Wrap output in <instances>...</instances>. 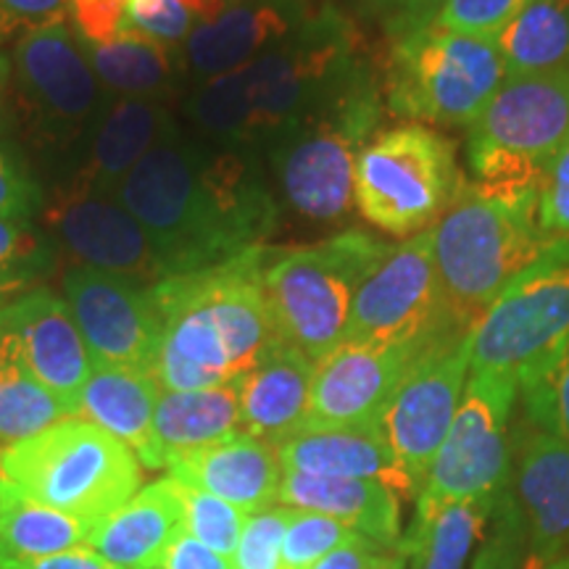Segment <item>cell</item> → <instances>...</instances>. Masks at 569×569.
Returning <instances> with one entry per match:
<instances>
[{
    "label": "cell",
    "instance_id": "obj_50",
    "mask_svg": "<svg viewBox=\"0 0 569 569\" xmlns=\"http://www.w3.org/2000/svg\"><path fill=\"white\" fill-rule=\"evenodd\" d=\"M522 569H569V551L561 553L557 559H543V557H536V553H530Z\"/></svg>",
    "mask_w": 569,
    "mask_h": 569
},
{
    "label": "cell",
    "instance_id": "obj_33",
    "mask_svg": "<svg viewBox=\"0 0 569 569\" xmlns=\"http://www.w3.org/2000/svg\"><path fill=\"white\" fill-rule=\"evenodd\" d=\"M69 417L74 411L27 369L0 327V443L11 446Z\"/></svg>",
    "mask_w": 569,
    "mask_h": 569
},
{
    "label": "cell",
    "instance_id": "obj_11",
    "mask_svg": "<svg viewBox=\"0 0 569 569\" xmlns=\"http://www.w3.org/2000/svg\"><path fill=\"white\" fill-rule=\"evenodd\" d=\"M517 396L511 377L469 372L457 417L417 496V511L496 496L509 469V419Z\"/></svg>",
    "mask_w": 569,
    "mask_h": 569
},
{
    "label": "cell",
    "instance_id": "obj_39",
    "mask_svg": "<svg viewBox=\"0 0 569 569\" xmlns=\"http://www.w3.org/2000/svg\"><path fill=\"white\" fill-rule=\"evenodd\" d=\"M193 30L196 21L180 0H130L122 34L174 48L177 42L188 40Z\"/></svg>",
    "mask_w": 569,
    "mask_h": 569
},
{
    "label": "cell",
    "instance_id": "obj_2",
    "mask_svg": "<svg viewBox=\"0 0 569 569\" xmlns=\"http://www.w3.org/2000/svg\"><path fill=\"white\" fill-rule=\"evenodd\" d=\"M551 243L540 227L538 184L465 180L432 227V256L451 322L472 330L503 288Z\"/></svg>",
    "mask_w": 569,
    "mask_h": 569
},
{
    "label": "cell",
    "instance_id": "obj_7",
    "mask_svg": "<svg viewBox=\"0 0 569 569\" xmlns=\"http://www.w3.org/2000/svg\"><path fill=\"white\" fill-rule=\"evenodd\" d=\"M251 90V140H272L298 119L351 88L369 67L353 24L336 6H322L303 27L243 67Z\"/></svg>",
    "mask_w": 569,
    "mask_h": 569
},
{
    "label": "cell",
    "instance_id": "obj_38",
    "mask_svg": "<svg viewBox=\"0 0 569 569\" xmlns=\"http://www.w3.org/2000/svg\"><path fill=\"white\" fill-rule=\"evenodd\" d=\"M288 507H269L246 517L243 536L232 553V569H282V540Z\"/></svg>",
    "mask_w": 569,
    "mask_h": 569
},
{
    "label": "cell",
    "instance_id": "obj_29",
    "mask_svg": "<svg viewBox=\"0 0 569 569\" xmlns=\"http://www.w3.org/2000/svg\"><path fill=\"white\" fill-rule=\"evenodd\" d=\"M92 528L96 525L42 507L0 480V565L82 549Z\"/></svg>",
    "mask_w": 569,
    "mask_h": 569
},
{
    "label": "cell",
    "instance_id": "obj_25",
    "mask_svg": "<svg viewBox=\"0 0 569 569\" xmlns=\"http://www.w3.org/2000/svg\"><path fill=\"white\" fill-rule=\"evenodd\" d=\"M169 134H174V127L161 101L122 98L106 109L92 132L88 161L71 184L90 193L117 196L142 156L151 153Z\"/></svg>",
    "mask_w": 569,
    "mask_h": 569
},
{
    "label": "cell",
    "instance_id": "obj_37",
    "mask_svg": "<svg viewBox=\"0 0 569 569\" xmlns=\"http://www.w3.org/2000/svg\"><path fill=\"white\" fill-rule=\"evenodd\" d=\"M519 390L530 422L569 443V343L553 356L536 380Z\"/></svg>",
    "mask_w": 569,
    "mask_h": 569
},
{
    "label": "cell",
    "instance_id": "obj_19",
    "mask_svg": "<svg viewBox=\"0 0 569 569\" xmlns=\"http://www.w3.org/2000/svg\"><path fill=\"white\" fill-rule=\"evenodd\" d=\"M319 9L311 0H238L217 19L196 24L184 40V59L206 80L243 69L288 40Z\"/></svg>",
    "mask_w": 569,
    "mask_h": 569
},
{
    "label": "cell",
    "instance_id": "obj_48",
    "mask_svg": "<svg viewBox=\"0 0 569 569\" xmlns=\"http://www.w3.org/2000/svg\"><path fill=\"white\" fill-rule=\"evenodd\" d=\"M151 569H232V561L180 530L163 546Z\"/></svg>",
    "mask_w": 569,
    "mask_h": 569
},
{
    "label": "cell",
    "instance_id": "obj_44",
    "mask_svg": "<svg viewBox=\"0 0 569 569\" xmlns=\"http://www.w3.org/2000/svg\"><path fill=\"white\" fill-rule=\"evenodd\" d=\"M407 559L398 546H382L365 536H353L311 569H407Z\"/></svg>",
    "mask_w": 569,
    "mask_h": 569
},
{
    "label": "cell",
    "instance_id": "obj_1",
    "mask_svg": "<svg viewBox=\"0 0 569 569\" xmlns=\"http://www.w3.org/2000/svg\"><path fill=\"white\" fill-rule=\"evenodd\" d=\"M151 240L163 277L256 251L277 222L272 188L246 148L206 151L169 134L117 190Z\"/></svg>",
    "mask_w": 569,
    "mask_h": 569
},
{
    "label": "cell",
    "instance_id": "obj_21",
    "mask_svg": "<svg viewBox=\"0 0 569 569\" xmlns=\"http://www.w3.org/2000/svg\"><path fill=\"white\" fill-rule=\"evenodd\" d=\"M282 472L319 475V478L377 480L398 498H417L419 490L398 465L377 422L356 427L301 430L277 446Z\"/></svg>",
    "mask_w": 569,
    "mask_h": 569
},
{
    "label": "cell",
    "instance_id": "obj_5",
    "mask_svg": "<svg viewBox=\"0 0 569 569\" xmlns=\"http://www.w3.org/2000/svg\"><path fill=\"white\" fill-rule=\"evenodd\" d=\"M386 240L348 230L264 264L261 284L282 343L319 361L346 336L361 282L390 253Z\"/></svg>",
    "mask_w": 569,
    "mask_h": 569
},
{
    "label": "cell",
    "instance_id": "obj_49",
    "mask_svg": "<svg viewBox=\"0 0 569 569\" xmlns=\"http://www.w3.org/2000/svg\"><path fill=\"white\" fill-rule=\"evenodd\" d=\"M0 569H119L111 561H106L101 553H96L88 546L82 549H71L51 557L27 559V561H3Z\"/></svg>",
    "mask_w": 569,
    "mask_h": 569
},
{
    "label": "cell",
    "instance_id": "obj_9",
    "mask_svg": "<svg viewBox=\"0 0 569 569\" xmlns=\"http://www.w3.org/2000/svg\"><path fill=\"white\" fill-rule=\"evenodd\" d=\"M569 343V238L553 240L469 330V372L511 377L519 388Z\"/></svg>",
    "mask_w": 569,
    "mask_h": 569
},
{
    "label": "cell",
    "instance_id": "obj_42",
    "mask_svg": "<svg viewBox=\"0 0 569 569\" xmlns=\"http://www.w3.org/2000/svg\"><path fill=\"white\" fill-rule=\"evenodd\" d=\"M40 240L21 219H0V282L21 284L38 269Z\"/></svg>",
    "mask_w": 569,
    "mask_h": 569
},
{
    "label": "cell",
    "instance_id": "obj_46",
    "mask_svg": "<svg viewBox=\"0 0 569 569\" xmlns=\"http://www.w3.org/2000/svg\"><path fill=\"white\" fill-rule=\"evenodd\" d=\"M63 6L67 0H0V42L63 19Z\"/></svg>",
    "mask_w": 569,
    "mask_h": 569
},
{
    "label": "cell",
    "instance_id": "obj_28",
    "mask_svg": "<svg viewBox=\"0 0 569 569\" xmlns=\"http://www.w3.org/2000/svg\"><path fill=\"white\" fill-rule=\"evenodd\" d=\"M234 432H240L238 382L188 393L163 390L153 417L156 465L167 469L177 453L217 443Z\"/></svg>",
    "mask_w": 569,
    "mask_h": 569
},
{
    "label": "cell",
    "instance_id": "obj_10",
    "mask_svg": "<svg viewBox=\"0 0 569 569\" xmlns=\"http://www.w3.org/2000/svg\"><path fill=\"white\" fill-rule=\"evenodd\" d=\"M569 138V67L507 77L469 127L467 159L486 184H538Z\"/></svg>",
    "mask_w": 569,
    "mask_h": 569
},
{
    "label": "cell",
    "instance_id": "obj_13",
    "mask_svg": "<svg viewBox=\"0 0 569 569\" xmlns=\"http://www.w3.org/2000/svg\"><path fill=\"white\" fill-rule=\"evenodd\" d=\"M469 380V332L436 340L401 377L377 417L382 438L417 490L443 446Z\"/></svg>",
    "mask_w": 569,
    "mask_h": 569
},
{
    "label": "cell",
    "instance_id": "obj_51",
    "mask_svg": "<svg viewBox=\"0 0 569 569\" xmlns=\"http://www.w3.org/2000/svg\"><path fill=\"white\" fill-rule=\"evenodd\" d=\"M9 80H11V63L6 61V56H0V113H3V103H6V90H9Z\"/></svg>",
    "mask_w": 569,
    "mask_h": 569
},
{
    "label": "cell",
    "instance_id": "obj_41",
    "mask_svg": "<svg viewBox=\"0 0 569 569\" xmlns=\"http://www.w3.org/2000/svg\"><path fill=\"white\" fill-rule=\"evenodd\" d=\"M540 227L549 240L569 238V138L540 180Z\"/></svg>",
    "mask_w": 569,
    "mask_h": 569
},
{
    "label": "cell",
    "instance_id": "obj_24",
    "mask_svg": "<svg viewBox=\"0 0 569 569\" xmlns=\"http://www.w3.org/2000/svg\"><path fill=\"white\" fill-rule=\"evenodd\" d=\"M517 493L530 525L532 553L557 559L569 549V443L536 430L522 440Z\"/></svg>",
    "mask_w": 569,
    "mask_h": 569
},
{
    "label": "cell",
    "instance_id": "obj_6",
    "mask_svg": "<svg viewBox=\"0 0 569 569\" xmlns=\"http://www.w3.org/2000/svg\"><path fill=\"white\" fill-rule=\"evenodd\" d=\"M380 117V82L367 71L322 109L274 134L272 169L290 209L315 222L348 217L356 161L377 134Z\"/></svg>",
    "mask_w": 569,
    "mask_h": 569
},
{
    "label": "cell",
    "instance_id": "obj_34",
    "mask_svg": "<svg viewBox=\"0 0 569 569\" xmlns=\"http://www.w3.org/2000/svg\"><path fill=\"white\" fill-rule=\"evenodd\" d=\"M251 90L243 69L211 77L188 101L190 122L227 148L251 146Z\"/></svg>",
    "mask_w": 569,
    "mask_h": 569
},
{
    "label": "cell",
    "instance_id": "obj_45",
    "mask_svg": "<svg viewBox=\"0 0 569 569\" xmlns=\"http://www.w3.org/2000/svg\"><path fill=\"white\" fill-rule=\"evenodd\" d=\"M40 209V188L32 177L0 148V219L30 222Z\"/></svg>",
    "mask_w": 569,
    "mask_h": 569
},
{
    "label": "cell",
    "instance_id": "obj_52",
    "mask_svg": "<svg viewBox=\"0 0 569 569\" xmlns=\"http://www.w3.org/2000/svg\"><path fill=\"white\" fill-rule=\"evenodd\" d=\"M17 290H21V284H9V282H0V309H3L6 301L17 293Z\"/></svg>",
    "mask_w": 569,
    "mask_h": 569
},
{
    "label": "cell",
    "instance_id": "obj_23",
    "mask_svg": "<svg viewBox=\"0 0 569 569\" xmlns=\"http://www.w3.org/2000/svg\"><path fill=\"white\" fill-rule=\"evenodd\" d=\"M277 503L338 519L375 543L398 546L401 540V498L377 480L282 472Z\"/></svg>",
    "mask_w": 569,
    "mask_h": 569
},
{
    "label": "cell",
    "instance_id": "obj_32",
    "mask_svg": "<svg viewBox=\"0 0 569 569\" xmlns=\"http://www.w3.org/2000/svg\"><path fill=\"white\" fill-rule=\"evenodd\" d=\"M98 82L124 98L159 101L174 82V51L161 42L119 34L117 40L90 46L82 40Z\"/></svg>",
    "mask_w": 569,
    "mask_h": 569
},
{
    "label": "cell",
    "instance_id": "obj_17",
    "mask_svg": "<svg viewBox=\"0 0 569 569\" xmlns=\"http://www.w3.org/2000/svg\"><path fill=\"white\" fill-rule=\"evenodd\" d=\"M427 346L340 340L315 361L303 430L372 425Z\"/></svg>",
    "mask_w": 569,
    "mask_h": 569
},
{
    "label": "cell",
    "instance_id": "obj_8",
    "mask_svg": "<svg viewBox=\"0 0 569 569\" xmlns=\"http://www.w3.org/2000/svg\"><path fill=\"white\" fill-rule=\"evenodd\" d=\"M461 184L453 140L425 124H398L359 153L353 203L369 224L409 240L436 227Z\"/></svg>",
    "mask_w": 569,
    "mask_h": 569
},
{
    "label": "cell",
    "instance_id": "obj_20",
    "mask_svg": "<svg viewBox=\"0 0 569 569\" xmlns=\"http://www.w3.org/2000/svg\"><path fill=\"white\" fill-rule=\"evenodd\" d=\"M167 469L169 478L222 498L246 517L269 509L280 498V451L274 443L246 432L177 453L169 459Z\"/></svg>",
    "mask_w": 569,
    "mask_h": 569
},
{
    "label": "cell",
    "instance_id": "obj_4",
    "mask_svg": "<svg viewBox=\"0 0 569 569\" xmlns=\"http://www.w3.org/2000/svg\"><path fill=\"white\" fill-rule=\"evenodd\" d=\"M388 38L382 90L393 117L472 127L507 80L496 40L451 32L438 21Z\"/></svg>",
    "mask_w": 569,
    "mask_h": 569
},
{
    "label": "cell",
    "instance_id": "obj_35",
    "mask_svg": "<svg viewBox=\"0 0 569 569\" xmlns=\"http://www.w3.org/2000/svg\"><path fill=\"white\" fill-rule=\"evenodd\" d=\"M172 482L177 498H180L182 530L190 532L196 540H201L209 549L222 553V557L232 559V553L240 543V536H243V511L234 509L232 503L222 501V498L206 493V490L190 488L174 478Z\"/></svg>",
    "mask_w": 569,
    "mask_h": 569
},
{
    "label": "cell",
    "instance_id": "obj_40",
    "mask_svg": "<svg viewBox=\"0 0 569 569\" xmlns=\"http://www.w3.org/2000/svg\"><path fill=\"white\" fill-rule=\"evenodd\" d=\"M528 3L530 0H446L432 21L451 32L496 40V34Z\"/></svg>",
    "mask_w": 569,
    "mask_h": 569
},
{
    "label": "cell",
    "instance_id": "obj_30",
    "mask_svg": "<svg viewBox=\"0 0 569 569\" xmlns=\"http://www.w3.org/2000/svg\"><path fill=\"white\" fill-rule=\"evenodd\" d=\"M496 48L507 77L569 67V0H530L496 34Z\"/></svg>",
    "mask_w": 569,
    "mask_h": 569
},
{
    "label": "cell",
    "instance_id": "obj_53",
    "mask_svg": "<svg viewBox=\"0 0 569 569\" xmlns=\"http://www.w3.org/2000/svg\"><path fill=\"white\" fill-rule=\"evenodd\" d=\"M0 457H3V448H0Z\"/></svg>",
    "mask_w": 569,
    "mask_h": 569
},
{
    "label": "cell",
    "instance_id": "obj_27",
    "mask_svg": "<svg viewBox=\"0 0 569 569\" xmlns=\"http://www.w3.org/2000/svg\"><path fill=\"white\" fill-rule=\"evenodd\" d=\"M182 530V509L172 478L142 486L124 507L96 525L88 549L119 569H151L163 546Z\"/></svg>",
    "mask_w": 569,
    "mask_h": 569
},
{
    "label": "cell",
    "instance_id": "obj_31",
    "mask_svg": "<svg viewBox=\"0 0 569 569\" xmlns=\"http://www.w3.org/2000/svg\"><path fill=\"white\" fill-rule=\"evenodd\" d=\"M490 503L493 498L415 511V522L398 540V549L415 557L417 569H465L469 551L488 522Z\"/></svg>",
    "mask_w": 569,
    "mask_h": 569
},
{
    "label": "cell",
    "instance_id": "obj_26",
    "mask_svg": "<svg viewBox=\"0 0 569 569\" xmlns=\"http://www.w3.org/2000/svg\"><path fill=\"white\" fill-rule=\"evenodd\" d=\"M161 393L163 390L153 372L92 365L77 403V417L122 440L140 465L159 469L153 448V417Z\"/></svg>",
    "mask_w": 569,
    "mask_h": 569
},
{
    "label": "cell",
    "instance_id": "obj_15",
    "mask_svg": "<svg viewBox=\"0 0 569 569\" xmlns=\"http://www.w3.org/2000/svg\"><path fill=\"white\" fill-rule=\"evenodd\" d=\"M63 293L92 365L153 372L163 319L151 284L77 267L63 277Z\"/></svg>",
    "mask_w": 569,
    "mask_h": 569
},
{
    "label": "cell",
    "instance_id": "obj_14",
    "mask_svg": "<svg viewBox=\"0 0 569 569\" xmlns=\"http://www.w3.org/2000/svg\"><path fill=\"white\" fill-rule=\"evenodd\" d=\"M13 63L21 109L40 140L63 146L84 132H96L106 113L103 84L67 21L56 19L24 34Z\"/></svg>",
    "mask_w": 569,
    "mask_h": 569
},
{
    "label": "cell",
    "instance_id": "obj_3",
    "mask_svg": "<svg viewBox=\"0 0 569 569\" xmlns=\"http://www.w3.org/2000/svg\"><path fill=\"white\" fill-rule=\"evenodd\" d=\"M0 480L42 507L88 525L124 507L142 488L140 461L88 419H61L3 448Z\"/></svg>",
    "mask_w": 569,
    "mask_h": 569
},
{
    "label": "cell",
    "instance_id": "obj_18",
    "mask_svg": "<svg viewBox=\"0 0 569 569\" xmlns=\"http://www.w3.org/2000/svg\"><path fill=\"white\" fill-rule=\"evenodd\" d=\"M0 327L27 369L77 417L92 359L67 301L48 290H34L0 309Z\"/></svg>",
    "mask_w": 569,
    "mask_h": 569
},
{
    "label": "cell",
    "instance_id": "obj_36",
    "mask_svg": "<svg viewBox=\"0 0 569 569\" xmlns=\"http://www.w3.org/2000/svg\"><path fill=\"white\" fill-rule=\"evenodd\" d=\"M359 532L317 511L290 509L282 540V569H311Z\"/></svg>",
    "mask_w": 569,
    "mask_h": 569
},
{
    "label": "cell",
    "instance_id": "obj_12",
    "mask_svg": "<svg viewBox=\"0 0 569 569\" xmlns=\"http://www.w3.org/2000/svg\"><path fill=\"white\" fill-rule=\"evenodd\" d=\"M440 290L432 227L393 246L353 298L343 340L390 346H430L459 336Z\"/></svg>",
    "mask_w": 569,
    "mask_h": 569
},
{
    "label": "cell",
    "instance_id": "obj_16",
    "mask_svg": "<svg viewBox=\"0 0 569 569\" xmlns=\"http://www.w3.org/2000/svg\"><path fill=\"white\" fill-rule=\"evenodd\" d=\"M42 219L80 267L122 274L146 284L163 280L151 240L117 196L90 193L69 184L56 190Z\"/></svg>",
    "mask_w": 569,
    "mask_h": 569
},
{
    "label": "cell",
    "instance_id": "obj_47",
    "mask_svg": "<svg viewBox=\"0 0 569 569\" xmlns=\"http://www.w3.org/2000/svg\"><path fill=\"white\" fill-rule=\"evenodd\" d=\"M446 0H365L369 17L380 19L388 34L411 30L438 17Z\"/></svg>",
    "mask_w": 569,
    "mask_h": 569
},
{
    "label": "cell",
    "instance_id": "obj_22",
    "mask_svg": "<svg viewBox=\"0 0 569 569\" xmlns=\"http://www.w3.org/2000/svg\"><path fill=\"white\" fill-rule=\"evenodd\" d=\"M315 361L293 346L277 343L238 380L240 432L280 446L303 430Z\"/></svg>",
    "mask_w": 569,
    "mask_h": 569
},
{
    "label": "cell",
    "instance_id": "obj_43",
    "mask_svg": "<svg viewBox=\"0 0 569 569\" xmlns=\"http://www.w3.org/2000/svg\"><path fill=\"white\" fill-rule=\"evenodd\" d=\"M67 9L80 40L101 46L122 34L130 0H67Z\"/></svg>",
    "mask_w": 569,
    "mask_h": 569
}]
</instances>
